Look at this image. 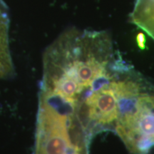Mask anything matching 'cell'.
<instances>
[{
  "label": "cell",
  "mask_w": 154,
  "mask_h": 154,
  "mask_svg": "<svg viewBox=\"0 0 154 154\" xmlns=\"http://www.w3.org/2000/svg\"><path fill=\"white\" fill-rule=\"evenodd\" d=\"M121 139L133 154H147L154 147V88L146 96L138 118Z\"/></svg>",
  "instance_id": "2"
},
{
  "label": "cell",
  "mask_w": 154,
  "mask_h": 154,
  "mask_svg": "<svg viewBox=\"0 0 154 154\" xmlns=\"http://www.w3.org/2000/svg\"><path fill=\"white\" fill-rule=\"evenodd\" d=\"M9 20L7 13L0 14V79L14 76L15 71L9 41Z\"/></svg>",
  "instance_id": "3"
},
{
  "label": "cell",
  "mask_w": 154,
  "mask_h": 154,
  "mask_svg": "<svg viewBox=\"0 0 154 154\" xmlns=\"http://www.w3.org/2000/svg\"><path fill=\"white\" fill-rule=\"evenodd\" d=\"M136 42H137V45L140 49L143 50L146 49V36L143 33L138 34L136 36Z\"/></svg>",
  "instance_id": "5"
},
{
  "label": "cell",
  "mask_w": 154,
  "mask_h": 154,
  "mask_svg": "<svg viewBox=\"0 0 154 154\" xmlns=\"http://www.w3.org/2000/svg\"><path fill=\"white\" fill-rule=\"evenodd\" d=\"M81 152H82V148H81V146H77L74 154H81Z\"/></svg>",
  "instance_id": "7"
},
{
  "label": "cell",
  "mask_w": 154,
  "mask_h": 154,
  "mask_svg": "<svg viewBox=\"0 0 154 154\" xmlns=\"http://www.w3.org/2000/svg\"><path fill=\"white\" fill-rule=\"evenodd\" d=\"M130 18L154 40V0H136Z\"/></svg>",
  "instance_id": "4"
},
{
  "label": "cell",
  "mask_w": 154,
  "mask_h": 154,
  "mask_svg": "<svg viewBox=\"0 0 154 154\" xmlns=\"http://www.w3.org/2000/svg\"><path fill=\"white\" fill-rule=\"evenodd\" d=\"M6 9H7V7H6L5 3L4 2L3 0H0V14L7 13L6 12Z\"/></svg>",
  "instance_id": "6"
},
{
  "label": "cell",
  "mask_w": 154,
  "mask_h": 154,
  "mask_svg": "<svg viewBox=\"0 0 154 154\" xmlns=\"http://www.w3.org/2000/svg\"><path fill=\"white\" fill-rule=\"evenodd\" d=\"M77 146L71 136L67 118L39 101L34 154H74Z\"/></svg>",
  "instance_id": "1"
}]
</instances>
